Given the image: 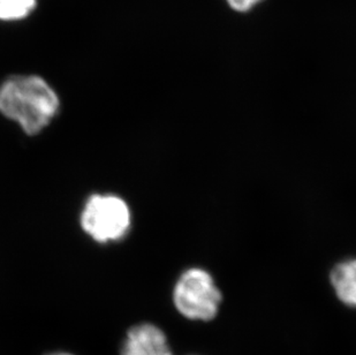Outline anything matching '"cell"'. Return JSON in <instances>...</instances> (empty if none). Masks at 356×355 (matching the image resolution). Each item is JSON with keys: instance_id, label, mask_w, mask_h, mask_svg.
I'll return each mask as SVG.
<instances>
[{"instance_id": "obj_6", "label": "cell", "mask_w": 356, "mask_h": 355, "mask_svg": "<svg viewBox=\"0 0 356 355\" xmlns=\"http://www.w3.org/2000/svg\"><path fill=\"white\" fill-rule=\"evenodd\" d=\"M38 0H0V20H21L34 10Z\"/></svg>"}, {"instance_id": "obj_4", "label": "cell", "mask_w": 356, "mask_h": 355, "mask_svg": "<svg viewBox=\"0 0 356 355\" xmlns=\"http://www.w3.org/2000/svg\"><path fill=\"white\" fill-rule=\"evenodd\" d=\"M121 355H173L168 337L157 325L141 323L129 329Z\"/></svg>"}, {"instance_id": "obj_5", "label": "cell", "mask_w": 356, "mask_h": 355, "mask_svg": "<svg viewBox=\"0 0 356 355\" xmlns=\"http://www.w3.org/2000/svg\"><path fill=\"white\" fill-rule=\"evenodd\" d=\"M330 284L343 305L356 309V258L338 262L330 271Z\"/></svg>"}, {"instance_id": "obj_2", "label": "cell", "mask_w": 356, "mask_h": 355, "mask_svg": "<svg viewBox=\"0 0 356 355\" xmlns=\"http://www.w3.org/2000/svg\"><path fill=\"white\" fill-rule=\"evenodd\" d=\"M81 228L98 244L121 242L131 228L127 201L111 193H97L87 198L80 214Z\"/></svg>"}, {"instance_id": "obj_1", "label": "cell", "mask_w": 356, "mask_h": 355, "mask_svg": "<svg viewBox=\"0 0 356 355\" xmlns=\"http://www.w3.org/2000/svg\"><path fill=\"white\" fill-rule=\"evenodd\" d=\"M60 101L47 81L35 75L10 77L0 87V113L36 135L57 116Z\"/></svg>"}, {"instance_id": "obj_8", "label": "cell", "mask_w": 356, "mask_h": 355, "mask_svg": "<svg viewBox=\"0 0 356 355\" xmlns=\"http://www.w3.org/2000/svg\"><path fill=\"white\" fill-rule=\"evenodd\" d=\"M50 355H72V354H68V353H54V354H50Z\"/></svg>"}, {"instance_id": "obj_7", "label": "cell", "mask_w": 356, "mask_h": 355, "mask_svg": "<svg viewBox=\"0 0 356 355\" xmlns=\"http://www.w3.org/2000/svg\"><path fill=\"white\" fill-rule=\"evenodd\" d=\"M232 10L245 13L252 10L254 7L257 6L263 0H226Z\"/></svg>"}, {"instance_id": "obj_3", "label": "cell", "mask_w": 356, "mask_h": 355, "mask_svg": "<svg viewBox=\"0 0 356 355\" xmlns=\"http://www.w3.org/2000/svg\"><path fill=\"white\" fill-rule=\"evenodd\" d=\"M172 299L175 309L185 319L210 322L218 315L222 293L208 270L192 267L179 276Z\"/></svg>"}]
</instances>
